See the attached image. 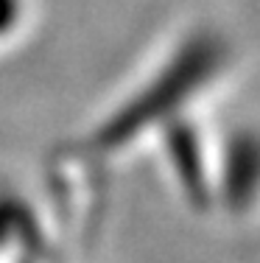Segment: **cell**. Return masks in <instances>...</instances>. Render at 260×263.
Here are the masks:
<instances>
[{
  "instance_id": "1",
  "label": "cell",
  "mask_w": 260,
  "mask_h": 263,
  "mask_svg": "<svg viewBox=\"0 0 260 263\" xmlns=\"http://www.w3.org/2000/svg\"><path fill=\"white\" fill-rule=\"evenodd\" d=\"M6 20H11V0H0V23H6Z\"/></svg>"
}]
</instances>
